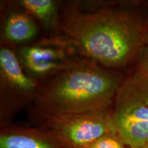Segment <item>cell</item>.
Returning <instances> with one entry per match:
<instances>
[{
    "instance_id": "1",
    "label": "cell",
    "mask_w": 148,
    "mask_h": 148,
    "mask_svg": "<svg viewBox=\"0 0 148 148\" xmlns=\"http://www.w3.org/2000/svg\"><path fill=\"white\" fill-rule=\"evenodd\" d=\"M135 1L61 2L58 36L86 60L123 72L136 67L148 41V12Z\"/></svg>"
},
{
    "instance_id": "2",
    "label": "cell",
    "mask_w": 148,
    "mask_h": 148,
    "mask_svg": "<svg viewBox=\"0 0 148 148\" xmlns=\"http://www.w3.org/2000/svg\"><path fill=\"white\" fill-rule=\"evenodd\" d=\"M125 75L84 59L40 84L27 108L29 119L38 126L61 116L109 110Z\"/></svg>"
},
{
    "instance_id": "3",
    "label": "cell",
    "mask_w": 148,
    "mask_h": 148,
    "mask_svg": "<svg viewBox=\"0 0 148 148\" xmlns=\"http://www.w3.org/2000/svg\"><path fill=\"white\" fill-rule=\"evenodd\" d=\"M110 110L116 133L127 147L148 143V75L136 68L126 74Z\"/></svg>"
},
{
    "instance_id": "4",
    "label": "cell",
    "mask_w": 148,
    "mask_h": 148,
    "mask_svg": "<svg viewBox=\"0 0 148 148\" xmlns=\"http://www.w3.org/2000/svg\"><path fill=\"white\" fill-rule=\"evenodd\" d=\"M16 49L24 70L40 84L85 59L65 38L57 35H44Z\"/></svg>"
},
{
    "instance_id": "5",
    "label": "cell",
    "mask_w": 148,
    "mask_h": 148,
    "mask_svg": "<svg viewBox=\"0 0 148 148\" xmlns=\"http://www.w3.org/2000/svg\"><path fill=\"white\" fill-rule=\"evenodd\" d=\"M40 84L26 73L16 47L0 43V123L11 121L34 102Z\"/></svg>"
},
{
    "instance_id": "6",
    "label": "cell",
    "mask_w": 148,
    "mask_h": 148,
    "mask_svg": "<svg viewBox=\"0 0 148 148\" xmlns=\"http://www.w3.org/2000/svg\"><path fill=\"white\" fill-rule=\"evenodd\" d=\"M38 127L49 131L66 148H85L105 135L116 133L110 109L61 116Z\"/></svg>"
},
{
    "instance_id": "7",
    "label": "cell",
    "mask_w": 148,
    "mask_h": 148,
    "mask_svg": "<svg viewBox=\"0 0 148 148\" xmlns=\"http://www.w3.org/2000/svg\"><path fill=\"white\" fill-rule=\"evenodd\" d=\"M0 43L18 47L35 41L40 37V27L16 1L1 3Z\"/></svg>"
},
{
    "instance_id": "8",
    "label": "cell",
    "mask_w": 148,
    "mask_h": 148,
    "mask_svg": "<svg viewBox=\"0 0 148 148\" xmlns=\"http://www.w3.org/2000/svg\"><path fill=\"white\" fill-rule=\"evenodd\" d=\"M0 148H66L47 130L0 123Z\"/></svg>"
},
{
    "instance_id": "9",
    "label": "cell",
    "mask_w": 148,
    "mask_h": 148,
    "mask_svg": "<svg viewBox=\"0 0 148 148\" xmlns=\"http://www.w3.org/2000/svg\"><path fill=\"white\" fill-rule=\"evenodd\" d=\"M21 8L36 20L47 32L45 35L58 34L61 2L56 0H16Z\"/></svg>"
},
{
    "instance_id": "10",
    "label": "cell",
    "mask_w": 148,
    "mask_h": 148,
    "mask_svg": "<svg viewBox=\"0 0 148 148\" xmlns=\"http://www.w3.org/2000/svg\"><path fill=\"white\" fill-rule=\"evenodd\" d=\"M85 148H129L116 133H110Z\"/></svg>"
},
{
    "instance_id": "11",
    "label": "cell",
    "mask_w": 148,
    "mask_h": 148,
    "mask_svg": "<svg viewBox=\"0 0 148 148\" xmlns=\"http://www.w3.org/2000/svg\"><path fill=\"white\" fill-rule=\"evenodd\" d=\"M135 68L148 75V41L143 55Z\"/></svg>"
},
{
    "instance_id": "12",
    "label": "cell",
    "mask_w": 148,
    "mask_h": 148,
    "mask_svg": "<svg viewBox=\"0 0 148 148\" xmlns=\"http://www.w3.org/2000/svg\"><path fill=\"white\" fill-rule=\"evenodd\" d=\"M135 148H148V143H146L145 144H143V145L139 146V147H135Z\"/></svg>"
}]
</instances>
